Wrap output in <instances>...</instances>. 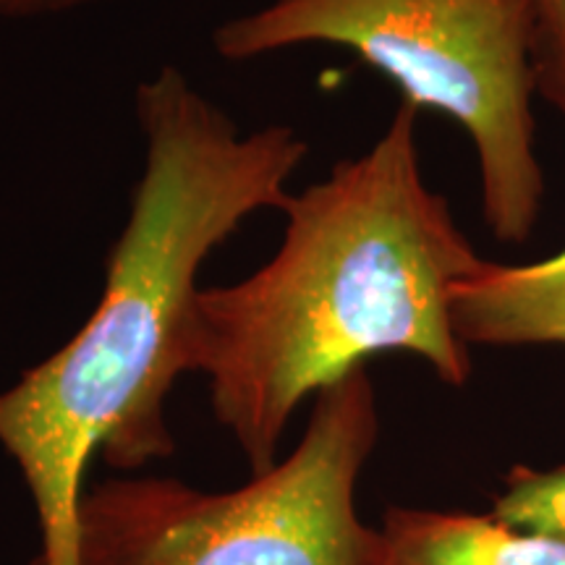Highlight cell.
<instances>
[{
  "label": "cell",
  "instance_id": "1",
  "mask_svg": "<svg viewBox=\"0 0 565 565\" xmlns=\"http://www.w3.org/2000/svg\"><path fill=\"white\" fill-rule=\"evenodd\" d=\"M134 116L145 160L97 307L0 393V445L30 487L45 565H79L92 458L134 471L173 454L166 404L194 372L202 267L252 215L282 210L309 154L294 126L242 131L171 63L139 82Z\"/></svg>",
  "mask_w": 565,
  "mask_h": 565
},
{
  "label": "cell",
  "instance_id": "2",
  "mask_svg": "<svg viewBox=\"0 0 565 565\" xmlns=\"http://www.w3.org/2000/svg\"><path fill=\"white\" fill-rule=\"evenodd\" d=\"M280 246L228 286H202L194 372L215 419L263 475L309 395L380 353H412L450 387L471 377L450 315L484 257L427 186L419 110L401 103L370 150L288 194Z\"/></svg>",
  "mask_w": 565,
  "mask_h": 565
},
{
  "label": "cell",
  "instance_id": "3",
  "mask_svg": "<svg viewBox=\"0 0 565 565\" xmlns=\"http://www.w3.org/2000/svg\"><path fill=\"white\" fill-rule=\"evenodd\" d=\"M210 40L228 63L303 45L353 53L398 87L401 103L461 126L494 242L532 238L547 200L536 152L532 0H267L217 24Z\"/></svg>",
  "mask_w": 565,
  "mask_h": 565
},
{
  "label": "cell",
  "instance_id": "4",
  "mask_svg": "<svg viewBox=\"0 0 565 565\" xmlns=\"http://www.w3.org/2000/svg\"><path fill=\"white\" fill-rule=\"evenodd\" d=\"M380 437L366 366L315 395L296 448L233 492L110 479L84 492L79 565H380L356 484Z\"/></svg>",
  "mask_w": 565,
  "mask_h": 565
},
{
  "label": "cell",
  "instance_id": "5",
  "mask_svg": "<svg viewBox=\"0 0 565 565\" xmlns=\"http://www.w3.org/2000/svg\"><path fill=\"white\" fill-rule=\"evenodd\" d=\"M450 315L469 349H565V249L534 265L484 259L477 273L454 286Z\"/></svg>",
  "mask_w": 565,
  "mask_h": 565
},
{
  "label": "cell",
  "instance_id": "6",
  "mask_svg": "<svg viewBox=\"0 0 565 565\" xmlns=\"http://www.w3.org/2000/svg\"><path fill=\"white\" fill-rule=\"evenodd\" d=\"M380 565H565V536L511 526L487 513L387 508Z\"/></svg>",
  "mask_w": 565,
  "mask_h": 565
},
{
  "label": "cell",
  "instance_id": "7",
  "mask_svg": "<svg viewBox=\"0 0 565 565\" xmlns=\"http://www.w3.org/2000/svg\"><path fill=\"white\" fill-rule=\"evenodd\" d=\"M492 515L511 526L565 536V463L545 471L513 466L494 498Z\"/></svg>",
  "mask_w": 565,
  "mask_h": 565
},
{
  "label": "cell",
  "instance_id": "8",
  "mask_svg": "<svg viewBox=\"0 0 565 565\" xmlns=\"http://www.w3.org/2000/svg\"><path fill=\"white\" fill-rule=\"evenodd\" d=\"M536 95L565 116V0H532Z\"/></svg>",
  "mask_w": 565,
  "mask_h": 565
},
{
  "label": "cell",
  "instance_id": "9",
  "mask_svg": "<svg viewBox=\"0 0 565 565\" xmlns=\"http://www.w3.org/2000/svg\"><path fill=\"white\" fill-rule=\"evenodd\" d=\"M121 3V0H0V17L6 19H34L58 17V13L95 9V6Z\"/></svg>",
  "mask_w": 565,
  "mask_h": 565
},
{
  "label": "cell",
  "instance_id": "10",
  "mask_svg": "<svg viewBox=\"0 0 565 565\" xmlns=\"http://www.w3.org/2000/svg\"><path fill=\"white\" fill-rule=\"evenodd\" d=\"M30 565H45V563H42V557H40V555H38V557H34V561H32V563H30Z\"/></svg>",
  "mask_w": 565,
  "mask_h": 565
}]
</instances>
